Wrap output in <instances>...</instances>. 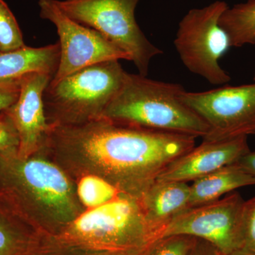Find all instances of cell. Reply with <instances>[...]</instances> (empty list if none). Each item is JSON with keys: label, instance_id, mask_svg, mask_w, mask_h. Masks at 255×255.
<instances>
[{"label": "cell", "instance_id": "obj_1", "mask_svg": "<svg viewBox=\"0 0 255 255\" xmlns=\"http://www.w3.org/2000/svg\"><path fill=\"white\" fill-rule=\"evenodd\" d=\"M48 136L57 150L80 159L122 194L138 199L169 164L195 147L196 138L102 118L50 128Z\"/></svg>", "mask_w": 255, "mask_h": 255}, {"label": "cell", "instance_id": "obj_2", "mask_svg": "<svg viewBox=\"0 0 255 255\" xmlns=\"http://www.w3.org/2000/svg\"><path fill=\"white\" fill-rule=\"evenodd\" d=\"M184 91L179 84L157 81L127 72L122 86L101 118L203 138L209 127L183 102L181 96Z\"/></svg>", "mask_w": 255, "mask_h": 255}, {"label": "cell", "instance_id": "obj_3", "mask_svg": "<svg viewBox=\"0 0 255 255\" xmlns=\"http://www.w3.org/2000/svg\"><path fill=\"white\" fill-rule=\"evenodd\" d=\"M17 153H0V202L22 220L38 206L57 222H73L77 206L65 174L46 160Z\"/></svg>", "mask_w": 255, "mask_h": 255}, {"label": "cell", "instance_id": "obj_4", "mask_svg": "<svg viewBox=\"0 0 255 255\" xmlns=\"http://www.w3.org/2000/svg\"><path fill=\"white\" fill-rule=\"evenodd\" d=\"M68 236L103 255H141L161 238L146 219L140 200L122 194L77 216Z\"/></svg>", "mask_w": 255, "mask_h": 255}, {"label": "cell", "instance_id": "obj_5", "mask_svg": "<svg viewBox=\"0 0 255 255\" xmlns=\"http://www.w3.org/2000/svg\"><path fill=\"white\" fill-rule=\"evenodd\" d=\"M126 73L119 60H110L50 82L43 95L48 126L75 127L100 119L122 86Z\"/></svg>", "mask_w": 255, "mask_h": 255}, {"label": "cell", "instance_id": "obj_6", "mask_svg": "<svg viewBox=\"0 0 255 255\" xmlns=\"http://www.w3.org/2000/svg\"><path fill=\"white\" fill-rule=\"evenodd\" d=\"M140 0H57L69 17L102 34L130 57L142 76L162 50L145 36L135 19Z\"/></svg>", "mask_w": 255, "mask_h": 255}, {"label": "cell", "instance_id": "obj_7", "mask_svg": "<svg viewBox=\"0 0 255 255\" xmlns=\"http://www.w3.org/2000/svg\"><path fill=\"white\" fill-rule=\"evenodd\" d=\"M228 8L225 1H216L189 10L179 22L174 41L184 66L215 85H225L231 80L219 64L231 47L227 33L219 24Z\"/></svg>", "mask_w": 255, "mask_h": 255}, {"label": "cell", "instance_id": "obj_8", "mask_svg": "<svg viewBox=\"0 0 255 255\" xmlns=\"http://www.w3.org/2000/svg\"><path fill=\"white\" fill-rule=\"evenodd\" d=\"M181 98L207 124L209 132L202 140L219 141L255 135V82L205 92L185 90Z\"/></svg>", "mask_w": 255, "mask_h": 255}, {"label": "cell", "instance_id": "obj_9", "mask_svg": "<svg viewBox=\"0 0 255 255\" xmlns=\"http://www.w3.org/2000/svg\"><path fill=\"white\" fill-rule=\"evenodd\" d=\"M244 199L237 192L209 204L194 206L174 218L162 238L187 236L212 245L222 255L243 246L242 213Z\"/></svg>", "mask_w": 255, "mask_h": 255}, {"label": "cell", "instance_id": "obj_10", "mask_svg": "<svg viewBox=\"0 0 255 255\" xmlns=\"http://www.w3.org/2000/svg\"><path fill=\"white\" fill-rule=\"evenodd\" d=\"M40 16L55 25L59 36L60 58L52 83L78 70L110 60H130L126 52L99 32L77 22L60 9L57 0H39Z\"/></svg>", "mask_w": 255, "mask_h": 255}, {"label": "cell", "instance_id": "obj_11", "mask_svg": "<svg viewBox=\"0 0 255 255\" xmlns=\"http://www.w3.org/2000/svg\"><path fill=\"white\" fill-rule=\"evenodd\" d=\"M53 78L47 74L24 75L17 101L6 110L19 136L18 157H29L48 138L50 127L45 115L43 95Z\"/></svg>", "mask_w": 255, "mask_h": 255}, {"label": "cell", "instance_id": "obj_12", "mask_svg": "<svg viewBox=\"0 0 255 255\" xmlns=\"http://www.w3.org/2000/svg\"><path fill=\"white\" fill-rule=\"evenodd\" d=\"M251 150L248 137L202 142L169 164L157 178L159 182H194L222 168L236 163Z\"/></svg>", "mask_w": 255, "mask_h": 255}, {"label": "cell", "instance_id": "obj_13", "mask_svg": "<svg viewBox=\"0 0 255 255\" xmlns=\"http://www.w3.org/2000/svg\"><path fill=\"white\" fill-rule=\"evenodd\" d=\"M190 194L187 182L157 181L139 199L146 219L161 238L168 223L190 208Z\"/></svg>", "mask_w": 255, "mask_h": 255}, {"label": "cell", "instance_id": "obj_14", "mask_svg": "<svg viewBox=\"0 0 255 255\" xmlns=\"http://www.w3.org/2000/svg\"><path fill=\"white\" fill-rule=\"evenodd\" d=\"M255 185V177L237 164L222 168L199 178L190 185V208L209 204L239 188Z\"/></svg>", "mask_w": 255, "mask_h": 255}, {"label": "cell", "instance_id": "obj_15", "mask_svg": "<svg viewBox=\"0 0 255 255\" xmlns=\"http://www.w3.org/2000/svg\"><path fill=\"white\" fill-rule=\"evenodd\" d=\"M219 24L227 33L231 46L255 45V0L228 6Z\"/></svg>", "mask_w": 255, "mask_h": 255}, {"label": "cell", "instance_id": "obj_16", "mask_svg": "<svg viewBox=\"0 0 255 255\" xmlns=\"http://www.w3.org/2000/svg\"><path fill=\"white\" fill-rule=\"evenodd\" d=\"M30 246L22 219L0 202V255H28Z\"/></svg>", "mask_w": 255, "mask_h": 255}, {"label": "cell", "instance_id": "obj_17", "mask_svg": "<svg viewBox=\"0 0 255 255\" xmlns=\"http://www.w3.org/2000/svg\"><path fill=\"white\" fill-rule=\"evenodd\" d=\"M121 194L113 184L100 176H85L79 182V199L89 209L107 204Z\"/></svg>", "mask_w": 255, "mask_h": 255}, {"label": "cell", "instance_id": "obj_18", "mask_svg": "<svg viewBox=\"0 0 255 255\" xmlns=\"http://www.w3.org/2000/svg\"><path fill=\"white\" fill-rule=\"evenodd\" d=\"M26 46L14 15L4 0H0V53L14 51Z\"/></svg>", "mask_w": 255, "mask_h": 255}, {"label": "cell", "instance_id": "obj_19", "mask_svg": "<svg viewBox=\"0 0 255 255\" xmlns=\"http://www.w3.org/2000/svg\"><path fill=\"white\" fill-rule=\"evenodd\" d=\"M195 241L187 236L160 238L141 255H187Z\"/></svg>", "mask_w": 255, "mask_h": 255}, {"label": "cell", "instance_id": "obj_20", "mask_svg": "<svg viewBox=\"0 0 255 255\" xmlns=\"http://www.w3.org/2000/svg\"><path fill=\"white\" fill-rule=\"evenodd\" d=\"M19 136L7 111L0 113V153L18 152Z\"/></svg>", "mask_w": 255, "mask_h": 255}, {"label": "cell", "instance_id": "obj_21", "mask_svg": "<svg viewBox=\"0 0 255 255\" xmlns=\"http://www.w3.org/2000/svg\"><path fill=\"white\" fill-rule=\"evenodd\" d=\"M243 246L242 248L255 253V197L245 201L242 213Z\"/></svg>", "mask_w": 255, "mask_h": 255}, {"label": "cell", "instance_id": "obj_22", "mask_svg": "<svg viewBox=\"0 0 255 255\" xmlns=\"http://www.w3.org/2000/svg\"><path fill=\"white\" fill-rule=\"evenodd\" d=\"M23 77L0 80V113L8 110L17 101Z\"/></svg>", "mask_w": 255, "mask_h": 255}, {"label": "cell", "instance_id": "obj_23", "mask_svg": "<svg viewBox=\"0 0 255 255\" xmlns=\"http://www.w3.org/2000/svg\"><path fill=\"white\" fill-rule=\"evenodd\" d=\"M187 255H222L212 245L201 239H196Z\"/></svg>", "mask_w": 255, "mask_h": 255}, {"label": "cell", "instance_id": "obj_24", "mask_svg": "<svg viewBox=\"0 0 255 255\" xmlns=\"http://www.w3.org/2000/svg\"><path fill=\"white\" fill-rule=\"evenodd\" d=\"M235 164L255 177V151H250Z\"/></svg>", "mask_w": 255, "mask_h": 255}, {"label": "cell", "instance_id": "obj_25", "mask_svg": "<svg viewBox=\"0 0 255 255\" xmlns=\"http://www.w3.org/2000/svg\"><path fill=\"white\" fill-rule=\"evenodd\" d=\"M226 255H255V252L248 251V250L244 249V248H241V249L233 251V253Z\"/></svg>", "mask_w": 255, "mask_h": 255}, {"label": "cell", "instance_id": "obj_26", "mask_svg": "<svg viewBox=\"0 0 255 255\" xmlns=\"http://www.w3.org/2000/svg\"><path fill=\"white\" fill-rule=\"evenodd\" d=\"M254 81L255 82V75H254Z\"/></svg>", "mask_w": 255, "mask_h": 255}]
</instances>
